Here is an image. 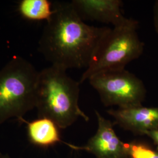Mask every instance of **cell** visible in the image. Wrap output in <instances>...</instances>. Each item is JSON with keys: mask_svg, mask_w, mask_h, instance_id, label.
<instances>
[{"mask_svg": "<svg viewBox=\"0 0 158 158\" xmlns=\"http://www.w3.org/2000/svg\"><path fill=\"white\" fill-rule=\"evenodd\" d=\"M53 11L43 29L38 51L53 66L86 69L111 28L85 23L71 2H53Z\"/></svg>", "mask_w": 158, "mask_h": 158, "instance_id": "obj_1", "label": "cell"}, {"mask_svg": "<svg viewBox=\"0 0 158 158\" xmlns=\"http://www.w3.org/2000/svg\"><path fill=\"white\" fill-rule=\"evenodd\" d=\"M80 85L60 68L51 66L40 72L35 107L38 117L50 119L60 129H66L80 117L89 121L79 107Z\"/></svg>", "mask_w": 158, "mask_h": 158, "instance_id": "obj_2", "label": "cell"}, {"mask_svg": "<svg viewBox=\"0 0 158 158\" xmlns=\"http://www.w3.org/2000/svg\"><path fill=\"white\" fill-rule=\"evenodd\" d=\"M39 73L19 56L13 57L0 70V124L12 118L20 120L35 108Z\"/></svg>", "mask_w": 158, "mask_h": 158, "instance_id": "obj_3", "label": "cell"}, {"mask_svg": "<svg viewBox=\"0 0 158 158\" xmlns=\"http://www.w3.org/2000/svg\"><path fill=\"white\" fill-rule=\"evenodd\" d=\"M138 22L134 19L128 24L110 29L79 83L89 80L92 76L102 71L125 69L141 56L144 44L138 36Z\"/></svg>", "mask_w": 158, "mask_h": 158, "instance_id": "obj_4", "label": "cell"}, {"mask_svg": "<svg viewBox=\"0 0 158 158\" xmlns=\"http://www.w3.org/2000/svg\"><path fill=\"white\" fill-rule=\"evenodd\" d=\"M89 81L106 107L141 106L147 95L143 81L125 69L102 71L92 76Z\"/></svg>", "mask_w": 158, "mask_h": 158, "instance_id": "obj_5", "label": "cell"}, {"mask_svg": "<svg viewBox=\"0 0 158 158\" xmlns=\"http://www.w3.org/2000/svg\"><path fill=\"white\" fill-rule=\"evenodd\" d=\"M98 121L96 134L89 140L84 147L68 146L75 150H84L93 153L97 158H126L125 143L117 135L111 121L103 117L95 110Z\"/></svg>", "mask_w": 158, "mask_h": 158, "instance_id": "obj_6", "label": "cell"}, {"mask_svg": "<svg viewBox=\"0 0 158 158\" xmlns=\"http://www.w3.org/2000/svg\"><path fill=\"white\" fill-rule=\"evenodd\" d=\"M71 3L83 21H97L118 27L134 19L124 17L121 0H73Z\"/></svg>", "mask_w": 158, "mask_h": 158, "instance_id": "obj_7", "label": "cell"}, {"mask_svg": "<svg viewBox=\"0 0 158 158\" xmlns=\"http://www.w3.org/2000/svg\"><path fill=\"white\" fill-rule=\"evenodd\" d=\"M107 112L114 119V124L135 135H143L147 132L158 129V107L141 106L110 109Z\"/></svg>", "mask_w": 158, "mask_h": 158, "instance_id": "obj_8", "label": "cell"}, {"mask_svg": "<svg viewBox=\"0 0 158 158\" xmlns=\"http://www.w3.org/2000/svg\"><path fill=\"white\" fill-rule=\"evenodd\" d=\"M19 121L27 124L28 141L36 147L48 148L59 142L66 143L61 139L60 128L50 119L38 117L31 122H28L23 118Z\"/></svg>", "mask_w": 158, "mask_h": 158, "instance_id": "obj_9", "label": "cell"}, {"mask_svg": "<svg viewBox=\"0 0 158 158\" xmlns=\"http://www.w3.org/2000/svg\"><path fill=\"white\" fill-rule=\"evenodd\" d=\"M18 7L23 18L34 21H48L53 12V2L48 0H22Z\"/></svg>", "mask_w": 158, "mask_h": 158, "instance_id": "obj_10", "label": "cell"}, {"mask_svg": "<svg viewBox=\"0 0 158 158\" xmlns=\"http://www.w3.org/2000/svg\"><path fill=\"white\" fill-rule=\"evenodd\" d=\"M125 152L126 158H158V149L140 140L125 143Z\"/></svg>", "mask_w": 158, "mask_h": 158, "instance_id": "obj_11", "label": "cell"}, {"mask_svg": "<svg viewBox=\"0 0 158 158\" xmlns=\"http://www.w3.org/2000/svg\"><path fill=\"white\" fill-rule=\"evenodd\" d=\"M145 135L149 137L152 140L155 145L158 148V129L147 132Z\"/></svg>", "mask_w": 158, "mask_h": 158, "instance_id": "obj_12", "label": "cell"}, {"mask_svg": "<svg viewBox=\"0 0 158 158\" xmlns=\"http://www.w3.org/2000/svg\"><path fill=\"white\" fill-rule=\"evenodd\" d=\"M153 14H154V25L156 32L158 34V1H156L155 6H154V10H153Z\"/></svg>", "mask_w": 158, "mask_h": 158, "instance_id": "obj_13", "label": "cell"}, {"mask_svg": "<svg viewBox=\"0 0 158 158\" xmlns=\"http://www.w3.org/2000/svg\"><path fill=\"white\" fill-rule=\"evenodd\" d=\"M0 158H11L8 155L4 154L0 152Z\"/></svg>", "mask_w": 158, "mask_h": 158, "instance_id": "obj_14", "label": "cell"}]
</instances>
